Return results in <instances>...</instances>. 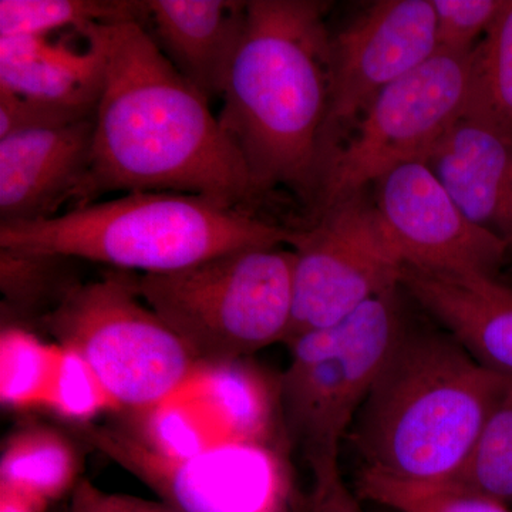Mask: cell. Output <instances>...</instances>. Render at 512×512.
<instances>
[{"mask_svg": "<svg viewBox=\"0 0 512 512\" xmlns=\"http://www.w3.org/2000/svg\"><path fill=\"white\" fill-rule=\"evenodd\" d=\"M76 32L99 46L104 59L92 164L76 207L104 192L156 191L254 210L261 197L210 100L178 73L146 28L90 23Z\"/></svg>", "mask_w": 512, "mask_h": 512, "instance_id": "6da1fadb", "label": "cell"}, {"mask_svg": "<svg viewBox=\"0 0 512 512\" xmlns=\"http://www.w3.org/2000/svg\"><path fill=\"white\" fill-rule=\"evenodd\" d=\"M329 2L249 0L217 119L259 197L295 192L312 208L330 103Z\"/></svg>", "mask_w": 512, "mask_h": 512, "instance_id": "7a4b0ae2", "label": "cell"}, {"mask_svg": "<svg viewBox=\"0 0 512 512\" xmlns=\"http://www.w3.org/2000/svg\"><path fill=\"white\" fill-rule=\"evenodd\" d=\"M510 377L478 363L444 330L409 323L350 427L362 470L453 480Z\"/></svg>", "mask_w": 512, "mask_h": 512, "instance_id": "3957f363", "label": "cell"}, {"mask_svg": "<svg viewBox=\"0 0 512 512\" xmlns=\"http://www.w3.org/2000/svg\"><path fill=\"white\" fill-rule=\"evenodd\" d=\"M292 227L255 210L180 192H127L49 220L0 224V248L170 274L214 256L288 245Z\"/></svg>", "mask_w": 512, "mask_h": 512, "instance_id": "277c9868", "label": "cell"}, {"mask_svg": "<svg viewBox=\"0 0 512 512\" xmlns=\"http://www.w3.org/2000/svg\"><path fill=\"white\" fill-rule=\"evenodd\" d=\"M295 264L282 245L241 249L170 274L136 275V288L198 363L234 362L285 345Z\"/></svg>", "mask_w": 512, "mask_h": 512, "instance_id": "5b68a950", "label": "cell"}, {"mask_svg": "<svg viewBox=\"0 0 512 512\" xmlns=\"http://www.w3.org/2000/svg\"><path fill=\"white\" fill-rule=\"evenodd\" d=\"M402 292L380 293L335 325L285 345L291 359L279 376L282 412L309 466L338 460L340 441L409 326Z\"/></svg>", "mask_w": 512, "mask_h": 512, "instance_id": "8992f818", "label": "cell"}, {"mask_svg": "<svg viewBox=\"0 0 512 512\" xmlns=\"http://www.w3.org/2000/svg\"><path fill=\"white\" fill-rule=\"evenodd\" d=\"M39 325L92 366L126 416L146 412L185 382L198 362L138 295L133 272L79 282Z\"/></svg>", "mask_w": 512, "mask_h": 512, "instance_id": "52a82bcc", "label": "cell"}, {"mask_svg": "<svg viewBox=\"0 0 512 512\" xmlns=\"http://www.w3.org/2000/svg\"><path fill=\"white\" fill-rule=\"evenodd\" d=\"M470 73L471 53L437 52L384 89L326 163L312 218L370 190L393 168L426 161L466 106Z\"/></svg>", "mask_w": 512, "mask_h": 512, "instance_id": "ba28073f", "label": "cell"}, {"mask_svg": "<svg viewBox=\"0 0 512 512\" xmlns=\"http://www.w3.org/2000/svg\"><path fill=\"white\" fill-rule=\"evenodd\" d=\"M74 429L177 512H295L301 490L289 457L291 444H228L171 457L146 446L123 424Z\"/></svg>", "mask_w": 512, "mask_h": 512, "instance_id": "9c48e42d", "label": "cell"}, {"mask_svg": "<svg viewBox=\"0 0 512 512\" xmlns=\"http://www.w3.org/2000/svg\"><path fill=\"white\" fill-rule=\"evenodd\" d=\"M296 255L291 330L285 345L345 319L380 293L399 288L403 259L384 229L370 190L332 205L312 224L292 227Z\"/></svg>", "mask_w": 512, "mask_h": 512, "instance_id": "30bf717a", "label": "cell"}, {"mask_svg": "<svg viewBox=\"0 0 512 512\" xmlns=\"http://www.w3.org/2000/svg\"><path fill=\"white\" fill-rule=\"evenodd\" d=\"M123 424L171 457L238 443L291 444L281 384L249 359L198 363L178 389ZM292 446V444H291Z\"/></svg>", "mask_w": 512, "mask_h": 512, "instance_id": "8fae6325", "label": "cell"}, {"mask_svg": "<svg viewBox=\"0 0 512 512\" xmlns=\"http://www.w3.org/2000/svg\"><path fill=\"white\" fill-rule=\"evenodd\" d=\"M436 53L431 0H379L332 36L323 171L372 101Z\"/></svg>", "mask_w": 512, "mask_h": 512, "instance_id": "7c38bea8", "label": "cell"}, {"mask_svg": "<svg viewBox=\"0 0 512 512\" xmlns=\"http://www.w3.org/2000/svg\"><path fill=\"white\" fill-rule=\"evenodd\" d=\"M370 192L404 265L497 276L510 247L468 220L426 161L393 168Z\"/></svg>", "mask_w": 512, "mask_h": 512, "instance_id": "4fadbf2b", "label": "cell"}, {"mask_svg": "<svg viewBox=\"0 0 512 512\" xmlns=\"http://www.w3.org/2000/svg\"><path fill=\"white\" fill-rule=\"evenodd\" d=\"M94 119L0 138V224L59 215L79 204L92 164Z\"/></svg>", "mask_w": 512, "mask_h": 512, "instance_id": "5bb4252c", "label": "cell"}, {"mask_svg": "<svg viewBox=\"0 0 512 512\" xmlns=\"http://www.w3.org/2000/svg\"><path fill=\"white\" fill-rule=\"evenodd\" d=\"M426 164L464 215L512 248V136L463 109Z\"/></svg>", "mask_w": 512, "mask_h": 512, "instance_id": "9a60e30c", "label": "cell"}, {"mask_svg": "<svg viewBox=\"0 0 512 512\" xmlns=\"http://www.w3.org/2000/svg\"><path fill=\"white\" fill-rule=\"evenodd\" d=\"M400 286L481 365L512 377V286L497 276L403 266Z\"/></svg>", "mask_w": 512, "mask_h": 512, "instance_id": "2e32d148", "label": "cell"}, {"mask_svg": "<svg viewBox=\"0 0 512 512\" xmlns=\"http://www.w3.org/2000/svg\"><path fill=\"white\" fill-rule=\"evenodd\" d=\"M248 2L148 0L144 28L207 100L222 97L247 26Z\"/></svg>", "mask_w": 512, "mask_h": 512, "instance_id": "e0dca14e", "label": "cell"}, {"mask_svg": "<svg viewBox=\"0 0 512 512\" xmlns=\"http://www.w3.org/2000/svg\"><path fill=\"white\" fill-rule=\"evenodd\" d=\"M84 52L47 36H0V92L80 117H96L104 83L99 46Z\"/></svg>", "mask_w": 512, "mask_h": 512, "instance_id": "ac0fdd59", "label": "cell"}, {"mask_svg": "<svg viewBox=\"0 0 512 512\" xmlns=\"http://www.w3.org/2000/svg\"><path fill=\"white\" fill-rule=\"evenodd\" d=\"M79 451L62 431L26 424L9 434L0 457V484L46 505L73 493L80 483Z\"/></svg>", "mask_w": 512, "mask_h": 512, "instance_id": "d6986e66", "label": "cell"}, {"mask_svg": "<svg viewBox=\"0 0 512 512\" xmlns=\"http://www.w3.org/2000/svg\"><path fill=\"white\" fill-rule=\"evenodd\" d=\"M70 261L74 259L0 248L3 318H33L39 323L55 311L70 289L79 284L70 278Z\"/></svg>", "mask_w": 512, "mask_h": 512, "instance_id": "ffe728a7", "label": "cell"}, {"mask_svg": "<svg viewBox=\"0 0 512 512\" xmlns=\"http://www.w3.org/2000/svg\"><path fill=\"white\" fill-rule=\"evenodd\" d=\"M147 2L130 0H2L0 36H49L60 29H80L90 23L138 22L144 26Z\"/></svg>", "mask_w": 512, "mask_h": 512, "instance_id": "44dd1931", "label": "cell"}, {"mask_svg": "<svg viewBox=\"0 0 512 512\" xmlns=\"http://www.w3.org/2000/svg\"><path fill=\"white\" fill-rule=\"evenodd\" d=\"M59 343H46L22 326L0 336V400L15 412L45 410L60 357Z\"/></svg>", "mask_w": 512, "mask_h": 512, "instance_id": "7402d4cb", "label": "cell"}, {"mask_svg": "<svg viewBox=\"0 0 512 512\" xmlns=\"http://www.w3.org/2000/svg\"><path fill=\"white\" fill-rule=\"evenodd\" d=\"M464 110L512 136V0L471 53Z\"/></svg>", "mask_w": 512, "mask_h": 512, "instance_id": "603a6c76", "label": "cell"}, {"mask_svg": "<svg viewBox=\"0 0 512 512\" xmlns=\"http://www.w3.org/2000/svg\"><path fill=\"white\" fill-rule=\"evenodd\" d=\"M447 483L512 505V377L494 404L460 473Z\"/></svg>", "mask_w": 512, "mask_h": 512, "instance_id": "cb8c5ba5", "label": "cell"}, {"mask_svg": "<svg viewBox=\"0 0 512 512\" xmlns=\"http://www.w3.org/2000/svg\"><path fill=\"white\" fill-rule=\"evenodd\" d=\"M362 500L396 512H512L508 505L450 483H417L360 470Z\"/></svg>", "mask_w": 512, "mask_h": 512, "instance_id": "d4e9b609", "label": "cell"}, {"mask_svg": "<svg viewBox=\"0 0 512 512\" xmlns=\"http://www.w3.org/2000/svg\"><path fill=\"white\" fill-rule=\"evenodd\" d=\"M60 348L46 412L55 414L73 427L96 423L97 417L103 413H119V406L84 357L66 346L60 345Z\"/></svg>", "mask_w": 512, "mask_h": 512, "instance_id": "484cf974", "label": "cell"}, {"mask_svg": "<svg viewBox=\"0 0 512 512\" xmlns=\"http://www.w3.org/2000/svg\"><path fill=\"white\" fill-rule=\"evenodd\" d=\"M436 13L437 52L470 55L508 0H431Z\"/></svg>", "mask_w": 512, "mask_h": 512, "instance_id": "4316f807", "label": "cell"}, {"mask_svg": "<svg viewBox=\"0 0 512 512\" xmlns=\"http://www.w3.org/2000/svg\"><path fill=\"white\" fill-rule=\"evenodd\" d=\"M312 485L299 493L295 512H366L360 497L349 490L339 470V460L311 466Z\"/></svg>", "mask_w": 512, "mask_h": 512, "instance_id": "83f0119b", "label": "cell"}, {"mask_svg": "<svg viewBox=\"0 0 512 512\" xmlns=\"http://www.w3.org/2000/svg\"><path fill=\"white\" fill-rule=\"evenodd\" d=\"M64 512H177L163 501H150L134 495L107 493L82 478Z\"/></svg>", "mask_w": 512, "mask_h": 512, "instance_id": "f1b7e54d", "label": "cell"}, {"mask_svg": "<svg viewBox=\"0 0 512 512\" xmlns=\"http://www.w3.org/2000/svg\"><path fill=\"white\" fill-rule=\"evenodd\" d=\"M47 507L22 491L0 484V512H46Z\"/></svg>", "mask_w": 512, "mask_h": 512, "instance_id": "f546056e", "label": "cell"}]
</instances>
